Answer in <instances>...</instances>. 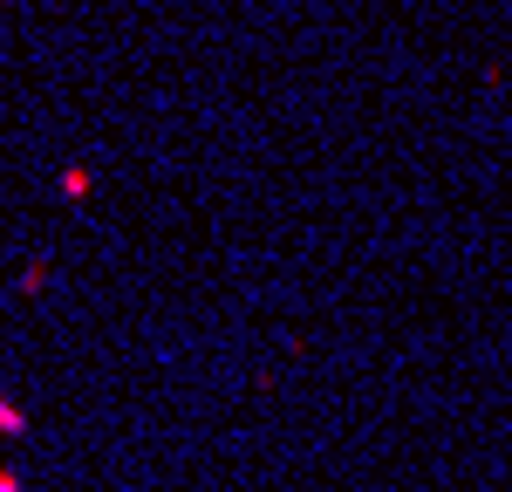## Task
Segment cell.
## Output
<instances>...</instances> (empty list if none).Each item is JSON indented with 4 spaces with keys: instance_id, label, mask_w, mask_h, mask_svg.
Instances as JSON below:
<instances>
[{
    "instance_id": "1",
    "label": "cell",
    "mask_w": 512,
    "mask_h": 492,
    "mask_svg": "<svg viewBox=\"0 0 512 492\" xmlns=\"http://www.w3.org/2000/svg\"><path fill=\"white\" fill-rule=\"evenodd\" d=\"M55 192H62L69 205H82L89 192H96V178H89V164H62V171H55Z\"/></svg>"
},
{
    "instance_id": "2",
    "label": "cell",
    "mask_w": 512,
    "mask_h": 492,
    "mask_svg": "<svg viewBox=\"0 0 512 492\" xmlns=\"http://www.w3.org/2000/svg\"><path fill=\"white\" fill-rule=\"evenodd\" d=\"M41 287H48V253H35V260L21 267V281H14V301H41Z\"/></svg>"
},
{
    "instance_id": "3",
    "label": "cell",
    "mask_w": 512,
    "mask_h": 492,
    "mask_svg": "<svg viewBox=\"0 0 512 492\" xmlns=\"http://www.w3.org/2000/svg\"><path fill=\"white\" fill-rule=\"evenodd\" d=\"M0 438H28V410L14 404L7 390H0Z\"/></svg>"
},
{
    "instance_id": "4",
    "label": "cell",
    "mask_w": 512,
    "mask_h": 492,
    "mask_svg": "<svg viewBox=\"0 0 512 492\" xmlns=\"http://www.w3.org/2000/svg\"><path fill=\"white\" fill-rule=\"evenodd\" d=\"M0 492H21V472H7V465H0Z\"/></svg>"
}]
</instances>
